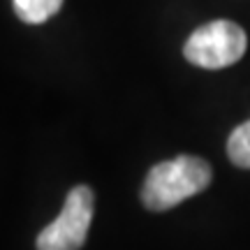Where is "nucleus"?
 <instances>
[{"label":"nucleus","mask_w":250,"mask_h":250,"mask_svg":"<svg viewBox=\"0 0 250 250\" xmlns=\"http://www.w3.org/2000/svg\"><path fill=\"white\" fill-rule=\"evenodd\" d=\"M17 17L23 23H44L49 19L58 14L62 7V0H12Z\"/></svg>","instance_id":"obj_4"},{"label":"nucleus","mask_w":250,"mask_h":250,"mask_svg":"<svg viewBox=\"0 0 250 250\" xmlns=\"http://www.w3.org/2000/svg\"><path fill=\"white\" fill-rule=\"evenodd\" d=\"M213 179L211 165L197 155H176L174 160L158 162L146 174L142 202L148 211H169L188 197L204 192Z\"/></svg>","instance_id":"obj_1"},{"label":"nucleus","mask_w":250,"mask_h":250,"mask_svg":"<svg viewBox=\"0 0 250 250\" xmlns=\"http://www.w3.org/2000/svg\"><path fill=\"white\" fill-rule=\"evenodd\" d=\"M95 195L88 186H74L65 197L61 215L37 236V250H81L93 223Z\"/></svg>","instance_id":"obj_3"},{"label":"nucleus","mask_w":250,"mask_h":250,"mask_svg":"<svg viewBox=\"0 0 250 250\" xmlns=\"http://www.w3.org/2000/svg\"><path fill=\"white\" fill-rule=\"evenodd\" d=\"M248 46V37L239 23L218 19L199 26L188 37L183 56L188 62L204 70H223L241 61Z\"/></svg>","instance_id":"obj_2"},{"label":"nucleus","mask_w":250,"mask_h":250,"mask_svg":"<svg viewBox=\"0 0 250 250\" xmlns=\"http://www.w3.org/2000/svg\"><path fill=\"white\" fill-rule=\"evenodd\" d=\"M227 155L232 165L241 169H250V121L234 127V132L227 139Z\"/></svg>","instance_id":"obj_5"}]
</instances>
